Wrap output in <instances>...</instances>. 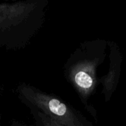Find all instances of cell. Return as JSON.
Masks as SVG:
<instances>
[{
  "instance_id": "obj_2",
  "label": "cell",
  "mask_w": 126,
  "mask_h": 126,
  "mask_svg": "<svg viewBox=\"0 0 126 126\" xmlns=\"http://www.w3.org/2000/svg\"><path fill=\"white\" fill-rule=\"evenodd\" d=\"M37 7V2L34 1L0 4V30L8 29L23 22Z\"/></svg>"
},
{
  "instance_id": "obj_1",
  "label": "cell",
  "mask_w": 126,
  "mask_h": 126,
  "mask_svg": "<svg viewBox=\"0 0 126 126\" xmlns=\"http://www.w3.org/2000/svg\"><path fill=\"white\" fill-rule=\"evenodd\" d=\"M18 91L23 99L50 119L63 126H78L72 111L58 98L27 85L20 86Z\"/></svg>"
},
{
  "instance_id": "obj_3",
  "label": "cell",
  "mask_w": 126,
  "mask_h": 126,
  "mask_svg": "<svg viewBox=\"0 0 126 126\" xmlns=\"http://www.w3.org/2000/svg\"><path fill=\"white\" fill-rule=\"evenodd\" d=\"M72 80L76 86L83 92L89 90L94 83L92 75L86 66L78 67L72 72Z\"/></svg>"
}]
</instances>
